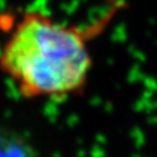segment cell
Listing matches in <instances>:
<instances>
[{
	"label": "cell",
	"instance_id": "1",
	"mask_svg": "<svg viewBox=\"0 0 157 157\" xmlns=\"http://www.w3.org/2000/svg\"><path fill=\"white\" fill-rule=\"evenodd\" d=\"M124 6L114 0L86 25L63 24L40 10L22 13L0 48V72L25 99L81 95L93 68L90 44Z\"/></svg>",
	"mask_w": 157,
	"mask_h": 157
}]
</instances>
